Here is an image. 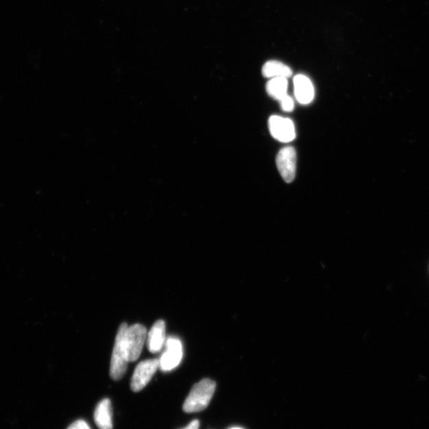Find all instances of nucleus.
Returning a JSON list of instances; mask_svg holds the SVG:
<instances>
[{
	"mask_svg": "<svg viewBox=\"0 0 429 429\" xmlns=\"http://www.w3.org/2000/svg\"><path fill=\"white\" fill-rule=\"evenodd\" d=\"M216 386V382L208 378L197 383L184 402L183 410L192 413L206 410L212 400Z\"/></svg>",
	"mask_w": 429,
	"mask_h": 429,
	"instance_id": "1",
	"label": "nucleus"
},
{
	"mask_svg": "<svg viewBox=\"0 0 429 429\" xmlns=\"http://www.w3.org/2000/svg\"><path fill=\"white\" fill-rule=\"evenodd\" d=\"M128 326L123 323L119 327L112 352L110 375L114 380L118 381L125 375L129 363L127 353L124 342V336Z\"/></svg>",
	"mask_w": 429,
	"mask_h": 429,
	"instance_id": "2",
	"label": "nucleus"
},
{
	"mask_svg": "<svg viewBox=\"0 0 429 429\" xmlns=\"http://www.w3.org/2000/svg\"><path fill=\"white\" fill-rule=\"evenodd\" d=\"M147 338V330L142 324L136 323L127 327L124 342L129 363L136 362L141 356L143 348Z\"/></svg>",
	"mask_w": 429,
	"mask_h": 429,
	"instance_id": "3",
	"label": "nucleus"
},
{
	"mask_svg": "<svg viewBox=\"0 0 429 429\" xmlns=\"http://www.w3.org/2000/svg\"><path fill=\"white\" fill-rule=\"evenodd\" d=\"M166 350L159 358V369L164 372L171 371L181 363L183 357V346L177 337H169L164 343Z\"/></svg>",
	"mask_w": 429,
	"mask_h": 429,
	"instance_id": "4",
	"label": "nucleus"
},
{
	"mask_svg": "<svg viewBox=\"0 0 429 429\" xmlns=\"http://www.w3.org/2000/svg\"><path fill=\"white\" fill-rule=\"evenodd\" d=\"M159 368V359H148L138 364L132 378L131 387L134 392H139L147 387Z\"/></svg>",
	"mask_w": 429,
	"mask_h": 429,
	"instance_id": "5",
	"label": "nucleus"
},
{
	"mask_svg": "<svg viewBox=\"0 0 429 429\" xmlns=\"http://www.w3.org/2000/svg\"><path fill=\"white\" fill-rule=\"evenodd\" d=\"M269 132L276 140L288 143L296 138V130L294 123L288 118L273 116L269 119Z\"/></svg>",
	"mask_w": 429,
	"mask_h": 429,
	"instance_id": "6",
	"label": "nucleus"
},
{
	"mask_svg": "<svg viewBox=\"0 0 429 429\" xmlns=\"http://www.w3.org/2000/svg\"><path fill=\"white\" fill-rule=\"evenodd\" d=\"M277 167L284 181L291 183L296 175L297 153L293 147H284L279 151Z\"/></svg>",
	"mask_w": 429,
	"mask_h": 429,
	"instance_id": "7",
	"label": "nucleus"
},
{
	"mask_svg": "<svg viewBox=\"0 0 429 429\" xmlns=\"http://www.w3.org/2000/svg\"><path fill=\"white\" fill-rule=\"evenodd\" d=\"M294 93L297 101L307 106L312 103L315 97V89L311 79L303 74H298L293 79Z\"/></svg>",
	"mask_w": 429,
	"mask_h": 429,
	"instance_id": "8",
	"label": "nucleus"
},
{
	"mask_svg": "<svg viewBox=\"0 0 429 429\" xmlns=\"http://www.w3.org/2000/svg\"><path fill=\"white\" fill-rule=\"evenodd\" d=\"M147 341L149 352L154 354L161 352L167 341L166 323L164 321L159 320L154 323L147 333Z\"/></svg>",
	"mask_w": 429,
	"mask_h": 429,
	"instance_id": "9",
	"label": "nucleus"
},
{
	"mask_svg": "<svg viewBox=\"0 0 429 429\" xmlns=\"http://www.w3.org/2000/svg\"><path fill=\"white\" fill-rule=\"evenodd\" d=\"M94 418L99 429H112V408L109 399H103L98 404Z\"/></svg>",
	"mask_w": 429,
	"mask_h": 429,
	"instance_id": "10",
	"label": "nucleus"
},
{
	"mask_svg": "<svg viewBox=\"0 0 429 429\" xmlns=\"http://www.w3.org/2000/svg\"><path fill=\"white\" fill-rule=\"evenodd\" d=\"M263 76L267 78L286 77L292 76V69L278 61H269L262 67Z\"/></svg>",
	"mask_w": 429,
	"mask_h": 429,
	"instance_id": "11",
	"label": "nucleus"
},
{
	"mask_svg": "<svg viewBox=\"0 0 429 429\" xmlns=\"http://www.w3.org/2000/svg\"><path fill=\"white\" fill-rule=\"evenodd\" d=\"M266 88L269 97L280 101L288 95V79L286 77L272 78L267 84Z\"/></svg>",
	"mask_w": 429,
	"mask_h": 429,
	"instance_id": "12",
	"label": "nucleus"
},
{
	"mask_svg": "<svg viewBox=\"0 0 429 429\" xmlns=\"http://www.w3.org/2000/svg\"><path fill=\"white\" fill-rule=\"evenodd\" d=\"M279 103H280V106L283 111L286 112H293L294 107H295V104H294L293 98L291 97H289V95L282 99L281 101H279Z\"/></svg>",
	"mask_w": 429,
	"mask_h": 429,
	"instance_id": "13",
	"label": "nucleus"
},
{
	"mask_svg": "<svg viewBox=\"0 0 429 429\" xmlns=\"http://www.w3.org/2000/svg\"><path fill=\"white\" fill-rule=\"evenodd\" d=\"M67 429H91L88 424L83 420H78L72 424Z\"/></svg>",
	"mask_w": 429,
	"mask_h": 429,
	"instance_id": "14",
	"label": "nucleus"
},
{
	"mask_svg": "<svg viewBox=\"0 0 429 429\" xmlns=\"http://www.w3.org/2000/svg\"><path fill=\"white\" fill-rule=\"evenodd\" d=\"M199 423L198 421H193L188 426L182 429H199Z\"/></svg>",
	"mask_w": 429,
	"mask_h": 429,
	"instance_id": "15",
	"label": "nucleus"
},
{
	"mask_svg": "<svg viewBox=\"0 0 429 429\" xmlns=\"http://www.w3.org/2000/svg\"><path fill=\"white\" fill-rule=\"evenodd\" d=\"M232 429H242V428H232Z\"/></svg>",
	"mask_w": 429,
	"mask_h": 429,
	"instance_id": "16",
	"label": "nucleus"
}]
</instances>
